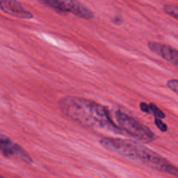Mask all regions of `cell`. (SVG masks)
Returning <instances> with one entry per match:
<instances>
[{"mask_svg":"<svg viewBox=\"0 0 178 178\" xmlns=\"http://www.w3.org/2000/svg\"><path fill=\"white\" fill-rule=\"evenodd\" d=\"M4 137V135H2V134H1V133H0V139H1V138H2V137Z\"/></svg>","mask_w":178,"mask_h":178,"instance_id":"obj_13","label":"cell"},{"mask_svg":"<svg viewBox=\"0 0 178 178\" xmlns=\"http://www.w3.org/2000/svg\"><path fill=\"white\" fill-rule=\"evenodd\" d=\"M155 123H156V125L157 126V128H158L161 131H163V132L167 131V130H168L167 125H166L164 123H163L160 118H156H156H155Z\"/></svg>","mask_w":178,"mask_h":178,"instance_id":"obj_11","label":"cell"},{"mask_svg":"<svg viewBox=\"0 0 178 178\" xmlns=\"http://www.w3.org/2000/svg\"><path fill=\"white\" fill-rule=\"evenodd\" d=\"M100 143L109 151L139 162L153 170L178 177V169L176 166L156 152L149 149L141 143L116 137H103L100 140Z\"/></svg>","mask_w":178,"mask_h":178,"instance_id":"obj_2","label":"cell"},{"mask_svg":"<svg viewBox=\"0 0 178 178\" xmlns=\"http://www.w3.org/2000/svg\"><path fill=\"white\" fill-rule=\"evenodd\" d=\"M117 126L122 131L144 142H151L156 140V134L147 126L141 123L137 119L128 116L124 112L117 110L115 112Z\"/></svg>","mask_w":178,"mask_h":178,"instance_id":"obj_3","label":"cell"},{"mask_svg":"<svg viewBox=\"0 0 178 178\" xmlns=\"http://www.w3.org/2000/svg\"><path fill=\"white\" fill-rule=\"evenodd\" d=\"M140 108H141V110L143 112H146V113H149V104H145V103H141L140 104Z\"/></svg>","mask_w":178,"mask_h":178,"instance_id":"obj_12","label":"cell"},{"mask_svg":"<svg viewBox=\"0 0 178 178\" xmlns=\"http://www.w3.org/2000/svg\"><path fill=\"white\" fill-rule=\"evenodd\" d=\"M149 113H152L156 118H160V119L165 118V114L154 104H149Z\"/></svg>","mask_w":178,"mask_h":178,"instance_id":"obj_8","label":"cell"},{"mask_svg":"<svg viewBox=\"0 0 178 178\" xmlns=\"http://www.w3.org/2000/svg\"><path fill=\"white\" fill-rule=\"evenodd\" d=\"M0 151L6 157L14 158L27 164L33 163L32 158L25 151V149L5 136L0 139Z\"/></svg>","mask_w":178,"mask_h":178,"instance_id":"obj_5","label":"cell"},{"mask_svg":"<svg viewBox=\"0 0 178 178\" xmlns=\"http://www.w3.org/2000/svg\"><path fill=\"white\" fill-rule=\"evenodd\" d=\"M0 9L4 12L18 18L31 19L33 18V14L25 9L17 0H0Z\"/></svg>","mask_w":178,"mask_h":178,"instance_id":"obj_7","label":"cell"},{"mask_svg":"<svg viewBox=\"0 0 178 178\" xmlns=\"http://www.w3.org/2000/svg\"><path fill=\"white\" fill-rule=\"evenodd\" d=\"M148 46L153 52L171 63L174 66H178V51L177 49L168 44L160 43L157 42H149Z\"/></svg>","mask_w":178,"mask_h":178,"instance_id":"obj_6","label":"cell"},{"mask_svg":"<svg viewBox=\"0 0 178 178\" xmlns=\"http://www.w3.org/2000/svg\"><path fill=\"white\" fill-rule=\"evenodd\" d=\"M60 12H70L83 19H92L94 13L77 0H40Z\"/></svg>","mask_w":178,"mask_h":178,"instance_id":"obj_4","label":"cell"},{"mask_svg":"<svg viewBox=\"0 0 178 178\" xmlns=\"http://www.w3.org/2000/svg\"><path fill=\"white\" fill-rule=\"evenodd\" d=\"M167 85L168 87L172 90L174 91L176 94L178 93V81L177 79H173V80H169L168 83H167Z\"/></svg>","mask_w":178,"mask_h":178,"instance_id":"obj_10","label":"cell"},{"mask_svg":"<svg viewBox=\"0 0 178 178\" xmlns=\"http://www.w3.org/2000/svg\"><path fill=\"white\" fill-rule=\"evenodd\" d=\"M58 105L66 116L84 127L104 129L116 134L123 133L112 120L108 109L97 102L67 96L59 100Z\"/></svg>","mask_w":178,"mask_h":178,"instance_id":"obj_1","label":"cell"},{"mask_svg":"<svg viewBox=\"0 0 178 178\" xmlns=\"http://www.w3.org/2000/svg\"><path fill=\"white\" fill-rule=\"evenodd\" d=\"M163 10H164V11H165L168 15L173 17L175 19H177L178 18V10L177 5H172V4H171V5H170V4H169V5H164Z\"/></svg>","mask_w":178,"mask_h":178,"instance_id":"obj_9","label":"cell"}]
</instances>
